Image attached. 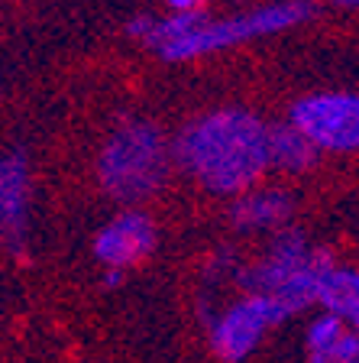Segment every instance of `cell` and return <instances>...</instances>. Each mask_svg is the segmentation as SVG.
Wrapping results in <instances>:
<instances>
[{
  "mask_svg": "<svg viewBox=\"0 0 359 363\" xmlns=\"http://www.w3.org/2000/svg\"><path fill=\"white\" fill-rule=\"evenodd\" d=\"M175 162L214 195H246L272 169L269 123L246 107H217L175 136Z\"/></svg>",
  "mask_w": 359,
  "mask_h": 363,
  "instance_id": "obj_1",
  "label": "cell"
},
{
  "mask_svg": "<svg viewBox=\"0 0 359 363\" xmlns=\"http://www.w3.org/2000/svg\"><path fill=\"white\" fill-rule=\"evenodd\" d=\"M334 266L337 263L330 250L311 247L301 230L282 227L269 240L262 259L239 272V286L253 295H272L288 315H298L321 302V286Z\"/></svg>",
  "mask_w": 359,
  "mask_h": 363,
  "instance_id": "obj_2",
  "label": "cell"
},
{
  "mask_svg": "<svg viewBox=\"0 0 359 363\" xmlns=\"http://www.w3.org/2000/svg\"><path fill=\"white\" fill-rule=\"evenodd\" d=\"M175 146L149 121H127L110 133L98 156L101 189L120 204H139L162 189Z\"/></svg>",
  "mask_w": 359,
  "mask_h": 363,
  "instance_id": "obj_3",
  "label": "cell"
},
{
  "mask_svg": "<svg viewBox=\"0 0 359 363\" xmlns=\"http://www.w3.org/2000/svg\"><path fill=\"white\" fill-rule=\"evenodd\" d=\"M311 16H314V4L311 0H282V4H269V7H256L249 13L227 16V20H207L195 33H188V36L169 43L165 49H159V55L165 62L201 59L207 52H220V49L249 43V39L292 30V26L311 20Z\"/></svg>",
  "mask_w": 359,
  "mask_h": 363,
  "instance_id": "obj_4",
  "label": "cell"
},
{
  "mask_svg": "<svg viewBox=\"0 0 359 363\" xmlns=\"http://www.w3.org/2000/svg\"><path fill=\"white\" fill-rule=\"evenodd\" d=\"M285 318L292 315L278 298L246 292L210 321V347L224 363H243L259 347V340L275 325H282Z\"/></svg>",
  "mask_w": 359,
  "mask_h": 363,
  "instance_id": "obj_5",
  "label": "cell"
},
{
  "mask_svg": "<svg viewBox=\"0 0 359 363\" xmlns=\"http://www.w3.org/2000/svg\"><path fill=\"white\" fill-rule=\"evenodd\" d=\"M288 121L321 152L359 150V94H346V91L307 94L292 104Z\"/></svg>",
  "mask_w": 359,
  "mask_h": 363,
  "instance_id": "obj_6",
  "label": "cell"
},
{
  "mask_svg": "<svg viewBox=\"0 0 359 363\" xmlns=\"http://www.w3.org/2000/svg\"><path fill=\"white\" fill-rule=\"evenodd\" d=\"M156 224L149 214L142 211H123L113 220H107L94 237V257L104 263L107 269H130V266L142 263L156 250Z\"/></svg>",
  "mask_w": 359,
  "mask_h": 363,
  "instance_id": "obj_7",
  "label": "cell"
},
{
  "mask_svg": "<svg viewBox=\"0 0 359 363\" xmlns=\"http://www.w3.org/2000/svg\"><path fill=\"white\" fill-rule=\"evenodd\" d=\"M30 214V162L20 150L7 152L0 162V220L10 240H20Z\"/></svg>",
  "mask_w": 359,
  "mask_h": 363,
  "instance_id": "obj_8",
  "label": "cell"
},
{
  "mask_svg": "<svg viewBox=\"0 0 359 363\" xmlns=\"http://www.w3.org/2000/svg\"><path fill=\"white\" fill-rule=\"evenodd\" d=\"M307 363H359V334L343 318L317 315L307 325Z\"/></svg>",
  "mask_w": 359,
  "mask_h": 363,
  "instance_id": "obj_9",
  "label": "cell"
},
{
  "mask_svg": "<svg viewBox=\"0 0 359 363\" xmlns=\"http://www.w3.org/2000/svg\"><path fill=\"white\" fill-rule=\"evenodd\" d=\"M292 214V198L285 191L262 189L239 195L230 208V224L237 230H282Z\"/></svg>",
  "mask_w": 359,
  "mask_h": 363,
  "instance_id": "obj_10",
  "label": "cell"
},
{
  "mask_svg": "<svg viewBox=\"0 0 359 363\" xmlns=\"http://www.w3.org/2000/svg\"><path fill=\"white\" fill-rule=\"evenodd\" d=\"M317 156H321V150H317L292 121L269 123V162H272V169L298 175V172L314 169Z\"/></svg>",
  "mask_w": 359,
  "mask_h": 363,
  "instance_id": "obj_11",
  "label": "cell"
},
{
  "mask_svg": "<svg viewBox=\"0 0 359 363\" xmlns=\"http://www.w3.org/2000/svg\"><path fill=\"white\" fill-rule=\"evenodd\" d=\"M317 305L324 311H330V315L343 318L346 325L359 334V272L334 266L321 286V302Z\"/></svg>",
  "mask_w": 359,
  "mask_h": 363,
  "instance_id": "obj_12",
  "label": "cell"
},
{
  "mask_svg": "<svg viewBox=\"0 0 359 363\" xmlns=\"http://www.w3.org/2000/svg\"><path fill=\"white\" fill-rule=\"evenodd\" d=\"M169 7L175 13H198L201 10V0H169Z\"/></svg>",
  "mask_w": 359,
  "mask_h": 363,
  "instance_id": "obj_13",
  "label": "cell"
},
{
  "mask_svg": "<svg viewBox=\"0 0 359 363\" xmlns=\"http://www.w3.org/2000/svg\"><path fill=\"white\" fill-rule=\"evenodd\" d=\"M337 7H359V0H334Z\"/></svg>",
  "mask_w": 359,
  "mask_h": 363,
  "instance_id": "obj_14",
  "label": "cell"
}]
</instances>
